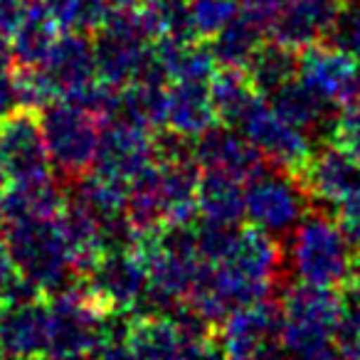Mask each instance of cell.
Wrapping results in <instances>:
<instances>
[{"label":"cell","instance_id":"16","mask_svg":"<svg viewBox=\"0 0 360 360\" xmlns=\"http://www.w3.org/2000/svg\"><path fill=\"white\" fill-rule=\"evenodd\" d=\"M348 0H286L269 35L274 42L301 52L328 42L340 30Z\"/></svg>","mask_w":360,"mask_h":360},{"label":"cell","instance_id":"34","mask_svg":"<svg viewBox=\"0 0 360 360\" xmlns=\"http://www.w3.org/2000/svg\"><path fill=\"white\" fill-rule=\"evenodd\" d=\"M86 360H139L134 348L126 340V319L119 314H111L106 319V330L99 343L91 348Z\"/></svg>","mask_w":360,"mask_h":360},{"label":"cell","instance_id":"27","mask_svg":"<svg viewBox=\"0 0 360 360\" xmlns=\"http://www.w3.org/2000/svg\"><path fill=\"white\" fill-rule=\"evenodd\" d=\"M210 94L217 111V121H222L227 126H242L247 114L262 101V96L252 86L247 72L227 70V67H220L212 75Z\"/></svg>","mask_w":360,"mask_h":360},{"label":"cell","instance_id":"9","mask_svg":"<svg viewBox=\"0 0 360 360\" xmlns=\"http://www.w3.org/2000/svg\"><path fill=\"white\" fill-rule=\"evenodd\" d=\"M309 202L311 195L299 175L284 170L262 168L245 183V215L255 227L274 237L294 232L309 212Z\"/></svg>","mask_w":360,"mask_h":360},{"label":"cell","instance_id":"21","mask_svg":"<svg viewBox=\"0 0 360 360\" xmlns=\"http://www.w3.org/2000/svg\"><path fill=\"white\" fill-rule=\"evenodd\" d=\"M168 77L163 75L158 60L148 62L143 72L129 84L119 89V106L116 116L143 129H158L165 126V111H168Z\"/></svg>","mask_w":360,"mask_h":360},{"label":"cell","instance_id":"35","mask_svg":"<svg viewBox=\"0 0 360 360\" xmlns=\"http://www.w3.org/2000/svg\"><path fill=\"white\" fill-rule=\"evenodd\" d=\"M330 143L360 158V99L340 106V114L330 121Z\"/></svg>","mask_w":360,"mask_h":360},{"label":"cell","instance_id":"15","mask_svg":"<svg viewBox=\"0 0 360 360\" xmlns=\"http://www.w3.org/2000/svg\"><path fill=\"white\" fill-rule=\"evenodd\" d=\"M153 160L155 139L148 134V129L126 119H116L101 131L91 173L129 188L131 180L139 178Z\"/></svg>","mask_w":360,"mask_h":360},{"label":"cell","instance_id":"6","mask_svg":"<svg viewBox=\"0 0 360 360\" xmlns=\"http://www.w3.org/2000/svg\"><path fill=\"white\" fill-rule=\"evenodd\" d=\"M50 348L42 358L86 360L106 330V314L99 301L89 294L84 281L77 286L65 284L50 294Z\"/></svg>","mask_w":360,"mask_h":360},{"label":"cell","instance_id":"3","mask_svg":"<svg viewBox=\"0 0 360 360\" xmlns=\"http://www.w3.org/2000/svg\"><path fill=\"white\" fill-rule=\"evenodd\" d=\"M3 237L18 276L35 286L42 296L62 289L70 271H75L57 217H8Z\"/></svg>","mask_w":360,"mask_h":360},{"label":"cell","instance_id":"42","mask_svg":"<svg viewBox=\"0 0 360 360\" xmlns=\"http://www.w3.org/2000/svg\"><path fill=\"white\" fill-rule=\"evenodd\" d=\"M0 222H6V193L0 191Z\"/></svg>","mask_w":360,"mask_h":360},{"label":"cell","instance_id":"13","mask_svg":"<svg viewBox=\"0 0 360 360\" xmlns=\"http://www.w3.org/2000/svg\"><path fill=\"white\" fill-rule=\"evenodd\" d=\"M245 136L252 141L262 158L271 163V168L284 170L291 175H301L314 155V146L304 129L289 124L284 116H279L271 104H259L247 114L242 121Z\"/></svg>","mask_w":360,"mask_h":360},{"label":"cell","instance_id":"26","mask_svg":"<svg viewBox=\"0 0 360 360\" xmlns=\"http://www.w3.org/2000/svg\"><path fill=\"white\" fill-rule=\"evenodd\" d=\"M198 210L202 220L237 227L245 215V180L217 170H205L198 186Z\"/></svg>","mask_w":360,"mask_h":360},{"label":"cell","instance_id":"20","mask_svg":"<svg viewBox=\"0 0 360 360\" xmlns=\"http://www.w3.org/2000/svg\"><path fill=\"white\" fill-rule=\"evenodd\" d=\"M193 155H195L200 168L235 175L245 183L264 168V158L252 146V141L232 129H215L212 126L210 131L198 136V143L193 146Z\"/></svg>","mask_w":360,"mask_h":360},{"label":"cell","instance_id":"38","mask_svg":"<svg viewBox=\"0 0 360 360\" xmlns=\"http://www.w3.org/2000/svg\"><path fill=\"white\" fill-rule=\"evenodd\" d=\"M18 104L15 96V82H13V65H3L0 62V119L13 111V106Z\"/></svg>","mask_w":360,"mask_h":360},{"label":"cell","instance_id":"18","mask_svg":"<svg viewBox=\"0 0 360 360\" xmlns=\"http://www.w3.org/2000/svg\"><path fill=\"white\" fill-rule=\"evenodd\" d=\"M0 345L13 360H40L50 348V309L42 296L3 304Z\"/></svg>","mask_w":360,"mask_h":360},{"label":"cell","instance_id":"32","mask_svg":"<svg viewBox=\"0 0 360 360\" xmlns=\"http://www.w3.org/2000/svg\"><path fill=\"white\" fill-rule=\"evenodd\" d=\"M335 343L343 360H360V281L355 279H350V284L345 286Z\"/></svg>","mask_w":360,"mask_h":360},{"label":"cell","instance_id":"29","mask_svg":"<svg viewBox=\"0 0 360 360\" xmlns=\"http://www.w3.org/2000/svg\"><path fill=\"white\" fill-rule=\"evenodd\" d=\"M266 32L257 22H252L247 15H237L222 32H217L210 40V50L215 55L217 67L227 70H247L250 60L259 45L264 42Z\"/></svg>","mask_w":360,"mask_h":360},{"label":"cell","instance_id":"33","mask_svg":"<svg viewBox=\"0 0 360 360\" xmlns=\"http://www.w3.org/2000/svg\"><path fill=\"white\" fill-rule=\"evenodd\" d=\"M240 15V0H191L193 30L202 40H212Z\"/></svg>","mask_w":360,"mask_h":360},{"label":"cell","instance_id":"17","mask_svg":"<svg viewBox=\"0 0 360 360\" xmlns=\"http://www.w3.org/2000/svg\"><path fill=\"white\" fill-rule=\"evenodd\" d=\"M311 200L326 207L345 205L348 200L360 198V158L345 153L335 143L321 146L314 150L306 170L299 175Z\"/></svg>","mask_w":360,"mask_h":360},{"label":"cell","instance_id":"36","mask_svg":"<svg viewBox=\"0 0 360 360\" xmlns=\"http://www.w3.org/2000/svg\"><path fill=\"white\" fill-rule=\"evenodd\" d=\"M286 0H240V13L262 27L269 35L271 25L279 18Z\"/></svg>","mask_w":360,"mask_h":360},{"label":"cell","instance_id":"19","mask_svg":"<svg viewBox=\"0 0 360 360\" xmlns=\"http://www.w3.org/2000/svg\"><path fill=\"white\" fill-rule=\"evenodd\" d=\"M40 70L50 79L57 99H72L99 79L94 62V40L82 32H65L57 37Z\"/></svg>","mask_w":360,"mask_h":360},{"label":"cell","instance_id":"41","mask_svg":"<svg viewBox=\"0 0 360 360\" xmlns=\"http://www.w3.org/2000/svg\"><path fill=\"white\" fill-rule=\"evenodd\" d=\"M294 360H343V358H340V353H335V350H330V348H321V350H316V353L294 355Z\"/></svg>","mask_w":360,"mask_h":360},{"label":"cell","instance_id":"14","mask_svg":"<svg viewBox=\"0 0 360 360\" xmlns=\"http://www.w3.org/2000/svg\"><path fill=\"white\" fill-rule=\"evenodd\" d=\"M296 77L326 104L348 106L360 99L358 55L330 42H319L301 50Z\"/></svg>","mask_w":360,"mask_h":360},{"label":"cell","instance_id":"24","mask_svg":"<svg viewBox=\"0 0 360 360\" xmlns=\"http://www.w3.org/2000/svg\"><path fill=\"white\" fill-rule=\"evenodd\" d=\"M153 55L170 84H175V82H207L217 72L210 40H202V37H186V40L163 37V40L153 42Z\"/></svg>","mask_w":360,"mask_h":360},{"label":"cell","instance_id":"28","mask_svg":"<svg viewBox=\"0 0 360 360\" xmlns=\"http://www.w3.org/2000/svg\"><path fill=\"white\" fill-rule=\"evenodd\" d=\"M247 77L259 96H271L296 79L299 75V52L279 42H262L259 50L247 65Z\"/></svg>","mask_w":360,"mask_h":360},{"label":"cell","instance_id":"39","mask_svg":"<svg viewBox=\"0 0 360 360\" xmlns=\"http://www.w3.org/2000/svg\"><path fill=\"white\" fill-rule=\"evenodd\" d=\"M15 279H18V271L15 264H13L11 250L6 245V237H0V304H3L6 294L11 291V286L15 284Z\"/></svg>","mask_w":360,"mask_h":360},{"label":"cell","instance_id":"10","mask_svg":"<svg viewBox=\"0 0 360 360\" xmlns=\"http://www.w3.org/2000/svg\"><path fill=\"white\" fill-rule=\"evenodd\" d=\"M0 158L11 186H35L52 180V160L35 109H13L0 119Z\"/></svg>","mask_w":360,"mask_h":360},{"label":"cell","instance_id":"40","mask_svg":"<svg viewBox=\"0 0 360 360\" xmlns=\"http://www.w3.org/2000/svg\"><path fill=\"white\" fill-rule=\"evenodd\" d=\"M350 45H353L355 55H360V6L350 15Z\"/></svg>","mask_w":360,"mask_h":360},{"label":"cell","instance_id":"2","mask_svg":"<svg viewBox=\"0 0 360 360\" xmlns=\"http://www.w3.org/2000/svg\"><path fill=\"white\" fill-rule=\"evenodd\" d=\"M200 165L195 155L155 158L129 186V212L136 232L188 227L198 215Z\"/></svg>","mask_w":360,"mask_h":360},{"label":"cell","instance_id":"30","mask_svg":"<svg viewBox=\"0 0 360 360\" xmlns=\"http://www.w3.org/2000/svg\"><path fill=\"white\" fill-rule=\"evenodd\" d=\"M271 106L276 114L284 116L289 124L304 129L306 134L323 124L326 109H328V104L316 91H311L304 82H299V77L281 86L276 94H271Z\"/></svg>","mask_w":360,"mask_h":360},{"label":"cell","instance_id":"4","mask_svg":"<svg viewBox=\"0 0 360 360\" xmlns=\"http://www.w3.org/2000/svg\"><path fill=\"white\" fill-rule=\"evenodd\" d=\"M291 269L301 284L345 289L353 279L355 255L338 220L323 212H306L291 232Z\"/></svg>","mask_w":360,"mask_h":360},{"label":"cell","instance_id":"22","mask_svg":"<svg viewBox=\"0 0 360 360\" xmlns=\"http://www.w3.org/2000/svg\"><path fill=\"white\" fill-rule=\"evenodd\" d=\"M62 227V235H65V245L70 252L72 269L84 279L99 259L106 255V240L104 230H101V222L84 202H79L77 198H67L65 207L57 215Z\"/></svg>","mask_w":360,"mask_h":360},{"label":"cell","instance_id":"1","mask_svg":"<svg viewBox=\"0 0 360 360\" xmlns=\"http://www.w3.org/2000/svg\"><path fill=\"white\" fill-rule=\"evenodd\" d=\"M284 269V252L274 235L259 227L235 230L225 255L202 269L186 301L210 326L222 323L232 311L269 299Z\"/></svg>","mask_w":360,"mask_h":360},{"label":"cell","instance_id":"8","mask_svg":"<svg viewBox=\"0 0 360 360\" xmlns=\"http://www.w3.org/2000/svg\"><path fill=\"white\" fill-rule=\"evenodd\" d=\"M212 326L188 304L168 314H134L126 319V340L139 360H188L210 338Z\"/></svg>","mask_w":360,"mask_h":360},{"label":"cell","instance_id":"11","mask_svg":"<svg viewBox=\"0 0 360 360\" xmlns=\"http://www.w3.org/2000/svg\"><path fill=\"white\" fill-rule=\"evenodd\" d=\"M220 348L227 360H286L281 343V304L264 299L222 321Z\"/></svg>","mask_w":360,"mask_h":360},{"label":"cell","instance_id":"25","mask_svg":"<svg viewBox=\"0 0 360 360\" xmlns=\"http://www.w3.org/2000/svg\"><path fill=\"white\" fill-rule=\"evenodd\" d=\"M60 37V25L52 18L45 0H35L27 11L25 20L20 22L11 37L13 65L15 67H40L50 55L52 45Z\"/></svg>","mask_w":360,"mask_h":360},{"label":"cell","instance_id":"37","mask_svg":"<svg viewBox=\"0 0 360 360\" xmlns=\"http://www.w3.org/2000/svg\"><path fill=\"white\" fill-rule=\"evenodd\" d=\"M35 0H0V35L13 37V32L25 20Z\"/></svg>","mask_w":360,"mask_h":360},{"label":"cell","instance_id":"23","mask_svg":"<svg viewBox=\"0 0 360 360\" xmlns=\"http://www.w3.org/2000/svg\"><path fill=\"white\" fill-rule=\"evenodd\" d=\"M217 124L210 86L205 82H175L168 89L165 126L183 139H198Z\"/></svg>","mask_w":360,"mask_h":360},{"label":"cell","instance_id":"12","mask_svg":"<svg viewBox=\"0 0 360 360\" xmlns=\"http://www.w3.org/2000/svg\"><path fill=\"white\" fill-rule=\"evenodd\" d=\"M84 286L106 314H139L148 291V274L141 255L131 247L109 250L84 276Z\"/></svg>","mask_w":360,"mask_h":360},{"label":"cell","instance_id":"31","mask_svg":"<svg viewBox=\"0 0 360 360\" xmlns=\"http://www.w3.org/2000/svg\"><path fill=\"white\" fill-rule=\"evenodd\" d=\"M60 30L96 35L104 27L111 0H45Z\"/></svg>","mask_w":360,"mask_h":360},{"label":"cell","instance_id":"7","mask_svg":"<svg viewBox=\"0 0 360 360\" xmlns=\"http://www.w3.org/2000/svg\"><path fill=\"white\" fill-rule=\"evenodd\" d=\"M340 314H343V294L323 286L296 284L284 294L281 301V343L286 353L306 355L328 348L335 338Z\"/></svg>","mask_w":360,"mask_h":360},{"label":"cell","instance_id":"5","mask_svg":"<svg viewBox=\"0 0 360 360\" xmlns=\"http://www.w3.org/2000/svg\"><path fill=\"white\" fill-rule=\"evenodd\" d=\"M101 119L75 101H52L42 109L40 126L52 168L65 178L79 180L94 165L101 136Z\"/></svg>","mask_w":360,"mask_h":360}]
</instances>
